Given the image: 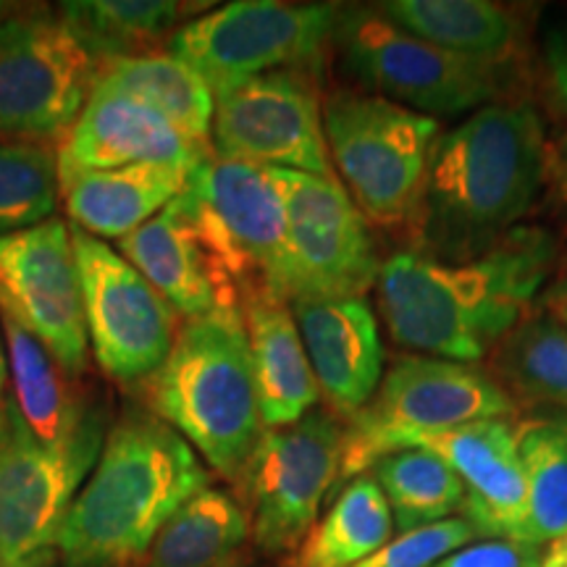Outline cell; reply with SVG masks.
Here are the masks:
<instances>
[{
    "label": "cell",
    "mask_w": 567,
    "mask_h": 567,
    "mask_svg": "<svg viewBox=\"0 0 567 567\" xmlns=\"http://www.w3.org/2000/svg\"><path fill=\"white\" fill-rule=\"evenodd\" d=\"M551 260L555 243L536 226H515L465 264L394 252L375 281L381 316L400 347L473 365L523 321Z\"/></svg>",
    "instance_id": "6da1fadb"
},
{
    "label": "cell",
    "mask_w": 567,
    "mask_h": 567,
    "mask_svg": "<svg viewBox=\"0 0 567 567\" xmlns=\"http://www.w3.org/2000/svg\"><path fill=\"white\" fill-rule=\"evenodd\" d=\"M547 176V137L530 105L492 103L434 142L417 239L442 264L481 258L515 229Z\"/></svg>",
    "instance_id": "7a4b0ae2"
},
{
    "label": "cell",
    "mask_w": 567,
    "mask_h": 567,
    "mask_svg": "<svg viewBox=\"0 0 567 567\" xmlns=\"http://www.w3.org/2000/svg\"><path fill=\"white\" fill-rule=\"evenodd\" d=\"M210 486L200 455L145 405H126L59 534V567H140L176 509Z\"/></svg>",
    "instance_id": "3957f363"
},
{
    "label": "cell",
    "mask_w": 567,
    "mask_h": 567,
    "mask_svg": "<svg viewBox=\"0 0 567 567\" xmlns=\"http://www.w3.org/2000/svg\"><path fill=\"white\" fill-rule=\"evenodd\" d=\"M145 408L237 488L264 436L243 308L189 318L166 363L142 384Z\"/></svg>",
    "instance_id": "277c9868"
},
{
    "label": "cell",
    "mask_w": 567,
    "mask_h": 567,
    "mask_svg": "<svg viewBox=\"0 0 567 567\" xmlns=\"http://www.w3.org/2000/svg\"><path fill=\"white\" fill-rule=\"evenodd\" d=\"M517 408L492 373L429 354H396L373 400L344 421L342 473L358 478L392 452L457 425L509 417Z\"/></svg>",
    "instance_id": "5b68a950"
},
{
    "label": "cell",
    "mask_w": 567,
    "mask_h": 567,
    "mask_svg": "<svg viewBox=\"0 0 567 567\" xmlns=\"http://www.w3.org/2000/svg\"><path fill=\"white\" fill-rule=\"evenodd\" d=\"M331 166L363 216L413 224L421 210L439 122L386 97L337 90L323 101Z\"/></svg>",
    "instance_id": "8992f818"
},
{
    "label": "cell",
    "mask_w": 567,
    "mask_h": 567,
    "mask_svg": "<svg viewBox=\"0 0 567 567\" xmlns=\"http://www.w3.org/2000/svg\"><path fill=\"white\" fill-rule=\"evenodd\" d=\"M179 197L239 305L260 295L287 302V208L274 168L210 153Z\"/></svg>",
    "instance_id": "52a82bcc"
},
{
    "label": "cell",
    "mask_w": 567,
    "mask_h": 567,
    "mask_svg": "<svg viewBox=\"0 0 567 567\" xmlns=\"http://www.w3.org/2000/svg\"><path fill=\"white\" fill-rule=\"evenodd\" d=\"M109 415L66 444L32 434L13 394L0 413V567H59V534L109 436Z\"/></svg>",
    "instance_id": "ba28073f"
},
{
    "label": "cell",
    "mask_w": 567,
    "mask_h": 567,
    "mask_svg": "<svg viewBox=\"0 0 567 567\" xmlns=\"http://www.w3.org/2000/svg\"><path fill=\"white\" fill-rule=\"evenodd\" d=\"M95 76V59L59 9H13L0 21V140L59 147Z\"/></svg>",
    "instance_id": "9c48e42d"
},
{
    "label": "cell",
    "mask_w": 567,
    "mask_h": 567,
    "mask_svg": "<svg viewBox=\"0 0 567 567\" xmlns=\"http://www.w3.org/2000/svg\"><path fill=\"white\" fill-rule=\"evenodd\" d=\"M331 45L373 95L431 118L486 109L505 87V63L463 59L429 45L379 9H339Z\"/></svg>",
    "instance_id": "30bf717a"
},
{
    "label": "cell",
    "mask_w": 567,
    "mask_h": 567,
    "mask_svg": "<svg viewBox=\"0 0 567 567\" xmlns=\"http://www.w3.org/2000/svg\"><path fill=\"white\" fill-rule=\"evenodd\" d=\"M339 6L239 0L184 21L168 53L189 63L213 92L274 71L321 69L334 42Z\"/></svg>",
    "instance_id": "8fae6325"
},
{
    "label": "cell",
    "mask_w": 567,
    "mask_h": 567,
    "mask_svg": "<svg viewBox=\"0 0 567 567\" xmlns=\"http://www.w3.org/2000/svg\"><path fill=\"white\" fill-rule=\"evenodd\" d=\"M342 442L344 423L323 410L287 429L264 431L234 494L245 507L255 549L289 557L300 547L342 473Z\"/></svg>",
    "instance_id": "7c38bea8"
},
{
    "label": "cell",
    "mask_w": 567,
    "mask_h": 567,
    "mask_svg": "<svg viewBox=\"0 0 567 567\" xmlns=\"http://www.w3.org/2000/svg\"><path fill=\"white\" fill-rule=\"evenodd\" d=\"M82 274L90 350L109 379L142 386L172 352L174 308L116 247L69 224Z\"/></svg>",
    "instance_id": "4fadbf2b"
},
{
    "label": "cell",
    "mask_w": 567,
    "mask_h": 567,
    "mask_svg": "<svg viewBox=\"0 0 567 567\" xmlns=\"http://www.w3.org/2000/svg\"><path fill=\"white\" fill-rule=\"evenodd\" d=\"M274 176L287 208V302L365 297L381 264L342 182L287 168Z\"/></svg>",
    "instance_id": "5bb4252c"
},
{
    "label": "cell",
    "mask_w": 567,
    "mask_h": 567,
    "mask_svg": "<svg viewBox=\"0 0 567 567\" xmlns=\"http://www.w3.org/2000/svg\"><path fill=\"white\" fill-rule=\"evenodd\" d=\"M213 155L337 179L313 74L274 71L213 92Z\"/></svg>",
    "instance_id": "9a60e30c"
},
{
    "label": "cell",
    "mask_w": 567,
    "mask_h": 567,
    "mask_svg": "<svg viewBox=\"0 0 567 567\" xmlns=\"http://www.w3.org/2000/svg\"><path fill=\"white\" fill-rule=\"evenodd\" d=\"M0 310L32 331L74 379L87 371L82 274L61 218L0 237Z\"/></svg>",
    "instance_id": "2e32d148"
},
{
    "label": "cell",
    "mask_w": 567,
    "mask_h": 567,
    "mask_svg": "<svg viewBox=\"0 0 567 567\" xmlns=\"http://www.w3.org/2000/svg\"><path fill=\"white\" fill-rule=\"evenodd\" d=\"M59 176L126 166H174L193 174L213 151L126 92L95 87L82 116L55 147Z\"/></svg>",
    "instance_id": "e0dca14e"
},
{
    "label": "cell",
    "mask_w": 567,
    "mask_h": 567,
    "mask_svg": "<svg viewBox=\"0 0 567 567\" xmlns=\"http://www.w3.org/2000/svg\"><path fill=\"white\" fill-rule=\"evenodd\" d=\"M429 450L442 457L465 486L463 517L478 538H505L526 544L528 502L517 425L507 417L457 425L442 434L423 436L408 450Z\"/></svg>",
    "instance_id": "ac0fdd59"
},
{
    "label": "cell",
    "mask_w": 567,
    "mask_h": 567,
    "mask_svg": "<svg viewBox=\"0 0 567 567\" xmlns=\"http://www.w3.org/2000/svg\"><path fill=\"white\" fill-rule=\"evenodd\" d=\"M292 316L329 408L344 421L373 400L384 379V347L365 297L295 302Z\"/></svg>",
    "instance_id": "d6986e66"
},
{
    "label": "cell",
    "mask_w": 567,
    "mask_h": 567,
    "mask_svg": "<svg viewBox=\"0 0 567 567\" xmlns=\"http://www.w3.org/2000/svg\"><path fill=\"white\" fill-rule=\"evenodd\" d=\"M116 250L184 321L208 316L218 308H243L237 292L213 266L182 197L168 203L137 231L118 239Z\"/></svg>",
    "instance_id": "ffe728a7"
},
{
    "label": "cell",
    "mask_w": 567,
    "mask_h": 567,
    "mask_svg": "<svg viewBox=\"0 0 567 567\" xmlns=\"http://www.w3.org/2000/svg\"><path fill=\"white\" fill-rule=\"evenodd\" d=\"M243 316L250 342V363L266 431L287 429L313 413L321 389L305 352L292 308L274 297H247Z\"/></svg>",
    "instance_id": "44dd1931"
},
{
    "label": "cell",
    "mask_w": 567,
    "mask_h": 567,
    "mask_svg": "<svg viewBox=\"0 0 567 567\" xmlns=\"http://www.w3.org/2000/svg\"><path fill=\"white\" fill-rule=\"evenodd\" d=\"M13 400L30 431L45 444H66L87 425L109 415L105 402L90 400L80 379L63 371L51 350L17 318L0 310Z\"/></svg>",
    "instance_id": "7402d4cb"
},
{
    "label": "cell",
    "mask_w": 567,
    "mask_h": 567,
    "mask_svg": "<svg viewBox=\"0 0 567 567\" xmlns=\"http://www.w3.org/2000/svg\"><path fill=\"white\" fill-rule=\"evenodd\" d=\"M71 224L97 239H124L182 195L189 174L174 166H126L61 174Z\"/></svg>",
    "instance_id": "603a6c76"
},
{
    "label": "cell",
    "mask_w": 567,
    "mask_h": 567,
    "mask_svg": "<svg viewBox=\"0 0 567 567\" xmlns=\"http://www.w3.org/2000/svg\"><path fill=\"white\" fill-rule=\"evenodd\" d=\"M492 379L517 410L567 429V326L557 318H523L492 350Z\"/></svg>",
    "instance_id": "cb8c5ba5"
},
{
    "label": "cell",
    "mask_w": 567,
    "mask_h": 567,
    "mask_svg": "<svg viewBox=\"0 0 567 567\" xmlns=\"http://www.w3.org/2000/svg\"><path fill=\"white\" fill-rule=\"evenodd\" d=\"M250 544L237 496L208 486L168 517L140 567H237L247 563Z\"/></svg>",
    "instance_id": "d4e9b609"
},
{
    "label": "cell",
    "mask_w": 567,
    "mask_h": 567,
    "mask_svg": "<svg viewBox=\"0 0 567 567\" xmlns=\"http://www.w3.org/2000/svg\"><path fill=\"white\" fill-rule=\"evenodd\" d=\"M379 11L413 38L463 59L505 63L520 40V24L488 0H389Z\"/></svg>",
    "instance_id": "484cf974"
},
{
    "label": "cell",
    "mask_w": 567,
    "mask_h": 567,
    "mask_svg": "<svg viewBox=\"0 0 567 567\" xmlns=\"http://www.w3.org/2000/svg\"><path fill=\"white\" fill-rule=\"evenodd\" d=\"M95 87L137 97L153 111H158L161 116H166L184 137L210 151L216 97H213L210 84L174 53L158 51L105 61L97 66Z\"/></svg>",
    "instance_id": "4316f807"
},
{
    "label": "cell",
    "mask_w": 567,
    "mask_h": 567,
    "mask_svg": "<svg viewBox=\"0 0 567 567\" xmlns=\"http://www.w3.org/2000/svg\"><path fill=\"white\" fill-rule=\"evenodd\" d=\"M386 496L371 473L352 478L284 567H354L392 538Z\"/></svg>",
    "instance_id": "83f0119b"
},
{
    "label": "cell",
    "mask_w": 567,
    "mask_h": 567,
    "mask_svg": "<svg viewBox=\"0 0 567 567\" xmlns=\"http://www.w3.org/2000/svg\"><path fill=\"white\" fill-rule=\"evenodd\" d=\"M59 11L101 66L113 59L163 51L189 6L168 0H76L61 3Z\"/></svg>",
    "instance_id": "f1b7e54d"
},
{
    "label": "cell",
    "mask_w": 567,
    "mask_h": 567,
    "mask_svg": "<svg viewBox=\"0 0 567 567\" xmlns=\"http://www.w3.org/2000/svg\"><path fill=\"white\" fill-rule=\"evenodd\" d=\"M386 496L400 534L450 520L465 509V486L457 473L429 450H400L381 457L371 471Z\"/></svg>",
    "instance_id": "f546056e"
},
{
    "label": "cell",
    "mask_w": 567,
    "mask_h": 567,
    "mask_svg": "<svg viewBox=\"0 0 567 567\" xmlns=\"http://www.w3.org/2000/svg\"><path fill=\"white\" fill-rule=\"evenodd\" d=\"M517 455L526 478V544L544 549L567 534V431L542 421L517 425Z\"/></svg>",
    "instance_id": "4dcf8cb0"
},
{
    "label": "cell",
    "mask_w": 567,
    "mask_h": 567,
    "mask_svg": "<svg viewBox=\"0 0 567 567\" xmlns=\"http://www.w3.org/2000/svg\"><path fill=\"white\" fill-rule=\"evenodd\" d=\"M59 200L55 147L0 140V237L51 221Z\"/></svg>",
    "instance_id": "1f68e13d"
},
{
    "label": "cell",
    "mask_w": 567,
    "mask_h": 567,
    "mask_svg": "<svg viewBox=\"0 0 567 567\" xmlns=\"http://www.w3.org/2000/svg\"><path fill=\"white\" fill-rule=\"evenodd\" d=\"M473 538L478 536L465 517H450L389 538L384 547L354 567H434L452 551L467 547Z\"/></svg>",
    "instance_id": "d6a6232c"
},
{
    "label": "cell",
    "mask_w": 567,
    "mask_h": 567,
    "mask_svg": "<svg viewBox=\"0 0 567 567\" xmlns=\"http://www.w3.org/2000/svg\"><path fill=\"white\" fill-rule=\"evenodd\" d=\"M542 549L505 538H481L452 551L434 567H538Z\"/></svg>",
    "instance_id": "836d02e7"
},
{
    "label": "cell",
    "mask_w": 567,
    "mask_h": 567,
    "mask_svg": "<svg viewBox=\"0 0 567 567\" xmlns=\"http://www.w3.org/2000/svg\"><path fill=\"white\" fill-rule=\"evenodd\" d=\"M547 63H549V80L555 90L557 103L567 113V32L555 34L547 45Z\"/></svg>",
    "instance_id": "e575fe53"
},
{
    "label": "cell",
    "mask_w": 567,
    "mask_h": 567,
    "mask_svg": "<svg viewBox=\"0 0 567 567\" xmlns=\"http://www.w3.org/2000/svg\"><path fill=\"white\" fill-rule=\"evenodd\" d=\"M6 384H9V358H6L3 331H0V413H3V402H6Z\"/></svg>",
    "instance_id": "d590c367"
},
{
    "label": "cell",
    "mask_w": 567,
    "mask_h": 567,
    "mask_svg": "<svg viewBox=\"0 0 567 567\" xmlns=\"http://www.w3.org/2000/svg\"><path fill=\"white\" fill-rule=\"evenodd\" d=\"M538 567H567V557L549 544V547L542 551V563H538Z\"/></svg>",
    "instance_id": "8d00e7d4"
},
{
    "label": "cell",
    "mask_w": 567,
    "mask_h": 567,
    "mask_svg": "<svg viewBox=\"0 0 567 567\" xmlns=\"http://www.w3.org/2000/svg\"><path fill=\"white\" fill-rule=\"evenodd\" d=\"M557 321H563L567 326V297H563V302L557 305Z\"/></svg>",
    "instance_id": "74e56055"
},
{
    "label": "cell",
    "mask_w": 567,
    "mask_h": 567,
    "mask_svg": "<svg viewBox=\"0 0 567 567\" xmlns=\"http://www.w3.org/2000/svg\"><path fill=\"white\" fill-rule=\"evenodd\" d=\"M17 9V6H11V3H0V21H3L6 17H9V13Z\"/></svg>",
    "instance_id": "f35d334b"
},
{
    "label": "cell",
    "mask_w": 567,
    "mask_h": 567,
    "mask_svg": "<svg viewBox=\"0 0 567 567\" xmlns=\"http://www.w3.org/2000/svg\"><path fill=\"white\" fill-rule=\"evenodd\" d=\"M237 567H258V565H252L250 559H247V563H243V565H237Z\"/></svg>",
    "instance_id": "ab89813d"
},
{
    "label": "cell",
    "mask_w": 567,
    "mask_h": 567,
    "mask_svg": "<svg viewBox=\"0 0 567 567\" xmlns=\"http://www.w3.org/2000/svg\"><path fill=\"white\" fill-rule=\"evenodd\" d=\"M565 431H567V429H565Z\"/></svg>",
    "instance_id": "60d3db41"
}]
</instances>
